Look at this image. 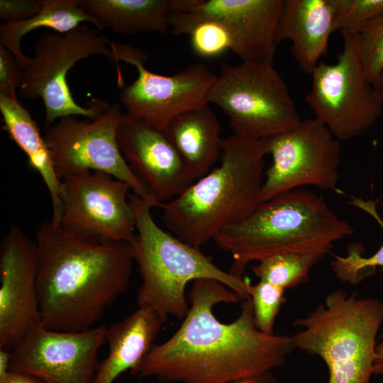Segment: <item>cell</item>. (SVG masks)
<instances>
[{
	"label": "cell",
	"mask_w": 383,
	"mask_h": 383,
	"mask_svg": "<svg viewBox=\"0 0 383 383\" xmlns=\"http://www.w3.org/2000/svg\"><path fill=\"white\" fill-rule=\"evenodd\" d=\"M189 309L167 340L154 344L131 373L163 383H228L282 367L295 349L292 336L256 326L250 297L220 282L200 279Z\"/></svg>",
	"instance_id": "6da1fadb"
},
{
	"label": "cell",
	"mask_w": 383,
	"mask_h": 383,
	"mask_svg": "<svg viewBox=\"0 0 383 383\" xmlns=\"http://www.w3.org/2000/svg\"><path fill=\"white\" fill-rule=\"evenodd\" d=\"M267 147L272 163L265 172L261 202L304 185L336 190L340 143L316 118L301 120L292 129L267 138Z\"/></svg>",
	"instance_id": "7c38bea8"
},
{
	"label": "cell",
	"mask_w": 383,
	"mask_h": 383,
	"mask_svg": "<svg viewBox=\"0 0 383 383\" xmlns=\"http://www.w3.org/2000/svg\"><path fill=\"white\" fill-rule=\"evenodd\" d=\"M284 291L261 280L255 285H249L248 294L252 304L254 320L260 331L274 334L276 317L285 301Z\"/></svg>",
	"instance_id": "484cf974"
},
{
	"label": "cell",
	"mask_w": 383,
	"mask_h": 383,
	"mask_svg": "<svg viewBox=\"0 0 383 383\" xmlns=\"http://www.w3.org/2000/svg\"><path fill=\"white\" fill-rule=\"evenodd\" d=\"M228 383H279L272 371H267L258 374L235 380Z\"/></svg>",
	"instance_id": "d6a6232c"
},
{
	"label": "cell",
	"mask_w": 383,
	"mask_h": 383,
	"mask_svg": "<svg viewBox=\"0 0 383 383\" xmlns=\"http://www.w3.org/2000/svg\"><path fill=\"white\" fill-rule=\"evenodd\" d=\"M0 383H46L35 376L14 371H10L8 374L0 379Z\"/></svg>",
	"instance_id": "1f68e13d"
},
{
	"label": "cell",
	"mask_w": 383,
	"mask_h": 383,
	"mask_svg": "<svg viewBox=\"0 0 383 383\" xmlns=\"http://www.w3.org/2000/svg\"><path fill=\"white\" fill-rule=\"evenodd\" d=\"M357 40L362 68L372 83L383 69V15L363 25Z\"/></svg>",
	"instance_id": "4316f807"
},
{
	"label": "cell",
	"mask_w": 383,
	"mask_h": 383,
	"mask_svg": "<svg viewBox=\"0 0 383 383\" xmlns=\"http://www.w3.org/2000/svg\"><path fill=\"white\" fill-rule=\"evenodd\" d=\"M0 349L13 350L41 324L35 240L12 226L0 243Z\"/></svg>",
	"instance_id": "2e32d148"
},
{
	"label": "cell",
	"mask_w": 383,
	"mask_h": 383,
	"mask_svg": "<svg viewBox=\"0 0 383 383\" xmlns=\"http://www.w3.org/2000/svg\"><path fill=\"white\" fill-rule=\"evenodd\" d=\"M42 0H1L0 19L6 22L22 21L35 16Z\"/></svg>",
	"instance_id": "4dcf8cb0"
},
{
	"label": "cell",
	"mask_w": 383,
	"mask_h": 383,
	"mask_svg": "<svg viewBox=\"0 0 383 383\" xmlns=\"http://www.w3.org/2000/svg\"><path fill=\"white\" fill-rule=\"evenodd\" d=\"M372 84L383 104V69Z\"/></svg>",
	"instance_id": "d590c367"
},
{
	"label": "cell",
	"mask_w": 383,
	"mask_h": 383,
	"mask_svg": "<svg viewBox=\"0 0 383 383\" xmlns=\"http://www.w3.org/2000/svg\"><path fill=\"white\" fill-rule=\"evenodd\" d=\"M227 116L233 134L269 138L301 120L289 89L272 63H222L208 97Z\"/></svg>",
	"instance_id": "52a82bcc"
},
{
	"label": "cell",
	"mask_w": 383,
	"mask_h": 383,
	"mask_svg": "<svg viewBox=\"0 0 383 383\" xmlns=\"http://www.w3.org/2000/svg\"><path fill=\"white\" fill-rule=\"evenodd\" d=\"M111 42L99 30L80 25L67 33L45 32L34 44V54L21 70L18 93L26 98H40L45 109V128L57 119L83 116L94 120L110 106L93 98L87 107L77 104L67 84V75L74 65L91 55L109 60Z\"/></svg>",
	"instance_id": "ba28073f"
},
{
	"label": "cell",
	"mask_w": 383,
	"mask_h": 383,
	"mask_svg": "<svg viewBox=\"0 0 383 383\" xmlns=\"http://www.w3.org/2000/svg\"><path fill=\"white\" fill-rule=\"evenodd\" d=\"M373 374H383V341L377 345L375 348Z\"/></svg>",
	"instance_id": "e575fe53"
},
{
	"label": "cell",
	"mask_w": 383,
	"mask_h": 383,
	"mask_svg": "<svg viewBox=\"0 0 383 383\" xmlns=\"http://www.w3.org/2000/svg\"><path fill=\"white\" fill-rule=\"evenodd\" d=\"M107 328L78 332L31 328L12 350L10 371L28 374L46 383H92Z\"/></svg>",
	"instance_id": "5bb4252c"
},
{
	"label": "cell",
	"mask_w": 383,
	"mask_h": 383,
	"mask_svg": "<svg viewBox=\"0 0 383 383\" xmlns=\"http://www.w3.org/2000/svg\"><path fill=\"white\" fill-rule=\"evenodd\" d=\"M267 138L233 134L223 138L220 165L168 203L166 228L200 248L223 228L249 215L261 202Z\"/></svg>",
	"instance_id": "3957f363"
},
{
	"label": "cell",
	"mask_w": 383,
	"mask_h": 383,
	"mask_svg": "<svg viewBox=\"0 0 383 383\" xmlns=\"http://www.w3.org/2000/svg\"><path fill=\"white\" fill-rule=\"evenodd\" d=\"M85 21L93 24L91 17L81 7L79 0H42L41 9L33 17L1 25L0 45L13 54L22 70L30 60L21 48V42L25 35L43 27L64 33Z\"/></svg>",
	"instance_id": "603a6c76"
},
{
	"label": "cell",
	"mask_w": 383,
	"mask_h": 383,
	"mask_svg": "<svg viewBox=\"0 0 383 383\" xmlns=\"http://www.w3.org/2000/svg\"><path fill=\"white\" fill-rule=\"evenodd\" d=\"M333 0H284L275 33L277 45L292 42L299 67L311 74L335 31Z\"/></svg>",
	"instance_id": "ac0fdd59"
},
{
	"label": "cell",
	"mask_w": 383,
	"mask_h": 383,
	"mask_svg": "<svg viewBox=\"0 0 383 383\" xmlns=\"http://www.w3.org/2000/svg\"><path fill=\"white\" fill-rule=\"evenodd\" d=\"M284 0H200L191 11L170 17V31L189 35L206 19L216 21L229 31L232 51L242 62L273 63L275 33Z\"/></svg>",
	"instance_id": "9a60e30c"
},
{
	"label": "cell",
	"mask_w": 383,
	"mask_h": 383,
	"mask_svg": "<svg viewBox=\"0 0 383 383\" xmlns=\"http://www.w3.org/2000/svg\"><path fill=\"white\" fill-rule=\"evenodd\" d=\"M135 221V237L131 243L142 283L137 294L139 306H148L165 319H184L189 309L185 290L190 282L210 279L221 282L243 301L249 297V283L217 267L200 248L190 245L155 222L152 206L130 192Z\"/></svg>",
	"instance_id": "5b68a950"
},
{
	"label": "cell",
	"mask_w": 383,
	"mask_h": 383,
	"mask_svg": "<svg viewBox=\"0 0 383 383\" xmlns=\"http://www.w3.org/2000/svg\"><path fill=\"white\" fill-rule=\"evenodd\" d=\"M325 255L321 252L275 254L258 261L252 270L260 280L285 290L305 282L311 267Z\"/></svg>",
	"instance_id": "cb8c5ba5"
},
{
	"label": "cell",
	"mask_w": 383,
	"mask_h": 383,
	"mask_svg": "<svg viewBox=\"0 0 383 383\" xmlns=\"http://www.w3.org/2000/svg\"><path fill=\"white\" fill-rule=\"evenodd\" d=\"M383 322V301L336 290L293 324L295 348L318 355L328 370V383H370L376 338Z\"/></svg>",
	"instance_id": "8992f818"
},
{
	"label": "cell",
	"mask_w": 383,
	"mask_h": 383,
	"mask_svg": "<svg viewBox=\"0 0 383 383\" xmlns=\"http://www.w3.org/2000/svg\"><path fill=\"white\" fill-rule=\"evenodd\" d=\"M377 202L378 200L363 199L350 196L348 204L370 215L383 231V219L377 212ZM334 257L331 265L335 277L343 282L356 284L372 275L377 267L383 268V243L379 249L370 257L362 255V250L357 246H351L348 249L347 256L335 255Z\"/></svg>",
	"instance_id": "d4e9b609"
},
{
	"label": "cell",
	"mask_w": 383,
	"mask_h": 383,
	"mask_svg": "<svg viewBox=\"0 0 383 383\" xmlns=\"http://www.w3.org/2000/svg\"><path fill=\"white\" fill-rule=\"evenodd\" d=\"M35 243L41 325L48 329L94 327L128 287L135 260L128 242L83 237L50 220L40 226Z\"/></svg>",
	"instance_id": "7a4b0ae2"
},
{
	"label": "cell",
	"mask_w": 383,
	"mask_h": 383,
	"mask_svg": "<svg viewBox=\"0 0 383 383\" xmlns=\"http://www.w3.org/2000/svg\"><path fill=\"white\" fill-rule=\"evenodd\" d=\"M123 114L115 103L94 120L65 116L45 128L43 137L60 180L80 172L106 173L126 183L151 206L148 189L132 172L118 145L116 133Z\"/></svg>",
	"instance_id": "8fae6325"
},
{
	"label": "cell",
	"mask_w": 383,
	"mask_h": 383,
	"mask_svg": "<svg viewBox=\"0 0 383 383\" xmlns=\"http://www.w3.org/2000/svg\"><path fill=\"white\" fill-rule=\"evenodd\" d=\"M190 45L194 52L204 58L220 56L233 48V40L228 29L211 19L198 22L190 30Z\"/></svg>",
	"instance_id": "83f0119b"
},
{
	"label": "cell",
	"mask_w": 383,
	"mask_h": 383,
	"mask_svg": "<svg viewBox=\"0 0 383 383\" xmlns=\"http://www.w3.org/2000/svg\"><path fill=\"white\" fill-rule=\"evenodd\" d=\"M11 350L0 349V379L4 378L10 372Z\"/></svg>",
	"instance_id": "836d02e7"
},
{
	"label": "cell",
	"mask_w": 383,
	"mask_h": 383,
	"mask_svg": "<svg viewBox=\"0 0 383 383\" xmlns=\"http://www.w3.org/2000/svg\"><path fill=\"white\" fill-rule=\"evenodd\" d=\"M116 139L127 164L148 189L152 207L175 198L194 183L164 132L125 113Z\"/></svg>",
	"instance_id": "e0dca14e"
},
{
	"label": "cell",
	"mask_w": 383,
	"mask_h": 383,
	"mask_svg": "<svg viewBox=\"0 0 383 383\" xmlns=\"http://www.w3.org/2000/svg\"><path fill=\"white\" fill-rule=\"evenodd\" d=\"M221 126L209 104L172 118L164 133L194 180L209 172L221 153Z\"/></svg>",
	"instance_id": "44dd1931"
},
{
	"label": "cell",
	"mask_w": 383,
	"mask_h": 383,
	"mask_svg": "<svg viewBox=\"0 0 383 383\" xmlns=\"http://www.w3.org/2000/svg\"><path fill=\"white\" fill-rule=\"evenodd\" d=\"M109 46L110 61L128 63L138 74L120 93L129 116L164 132L178 114L209 104L208 97L217 75L206 65H191L172 75H160L145 67L147 56L140 48L113 42Z\"/></svg>",
	"instance_id": "30bf717a"
},
{
	"label": "cell",
	"mask_w": 383,
	"mask_h": 383,
	"mask_svg": "<svg viewBox=\"0 0 383 383\" xmlns=\"http://www.w3.org/2000/svg\"><path fill=\"white\" fill-rule=\"evenodd\" d=\"M382 208H383V203L382 204Z\"/></svg>",
	"instance_id": "8d00e7d4"
},
{
	"label": "cell",
	"mask_w": 383,
	"mask_h": 383,
	"mask_svg": "<svg viewBox=\"0 0 383 383\" xmlns=\"http://www.w3.org/2000/svg\"><path fill=\"white\" fill-rule=\"evenodd\" d=\"M0 111L3 129L26 153L30 167L40 174L48 188L52 206L51 221L57 226L61 225L62 181L55 172L49 148L36 122L16 96L0 94Z\"/></svg>",
	"instance_id": "7402d4cb"
},
{
	"label": "cell",
	"mask_w": 383,
	"mask_h": 383,
	"mask_svg": "<svg viewBox=\"0 0 383 383\" xmlns=\"http://www.w3.org/2000/svg\"><path fill=\"white\" fill-rule=\"evenodd\" d=\"M200 0H79L93 25L102 31L135 35L170 31L171 16L191 11Z\"/></svg>",
	"instance_id": "d6986e66"
},
{
	"label": "cell",
	"mask_w": 383,
	"mask_h": 383,
	"mask_svg": "<svg viewBox=\"0 0 383 383\" xmlns=\"http://www.w3.org/2000/svg\"><path fill=\"white\" fill-rule=\"evenodd\" d=\"M167 319L148 306L139 308L107 328L109 353L99 363L92 383H113L133 371L148 353Z\"/></svg>",
	"instance_id": "ffe728a7"
},
{
	"label": "cell",
	"mask_w": 383,
	"mask_h": 383,
	"mask_svg": "<svg viewBox=\"0 0 383 383\" xmlns=\"http://www.w3.org/2000/svg\"><path fill=\"white\" fill-rule=\"evenodd\" d=\"M336 30L357 33L368 21L383 15V0H333Z\"/></svg>",
	"instance_id": "f1b7e54d"
},
{
	"label": "cell",
	"mask_w": 383,
	"mask_h": 383,
	"mask_svg": "<svg viewBox=\"0 0 383 383\" xmlns=\"http://www.w3.org/2000/svg\"><path fill=\"white\" fill-rule=\"evenodd\" d=\"M61 181L63 228L93 239L133 241L136 221L126 183L96 171L70 174Z\"/></svg>",
	"instance_id": "4fadbf2b"
},
{
	"label": "cell",
	"mask_w": 383,
	"mask_h": 383,
	"mask_svg": "<svg viewBox=\"0 0 383 383\" xmlns=\"http://www.w3.org/2000/svg\"><path fill=\"white\" fill-rule=\"evenodd\" d=\"M343 48L335 63L319 62L305 101L316 120L339 141L358 137L381 116L383 104L366 78L357 33L341 32Z\"/></svg>",
	"instance_id": "9c48e42d"
},
{
	"label": "cell",
	"mask_w": 383,
	"mask_h": 383,
	"mask_svg": "<svg viewBox=\"0 0 383 383\" xmlns=\"http://www.w3.org/2000/svg\"><path fill=\"white\" fill-rule=\"evenodd\" d=\"M21 73V69L13 54L0 45V94L16 96Z\"/></svg>",
	"instance_id": "f546056e"
},
{
	"label": "cell",
	"mask_w": 383,
	"mask_h": 383,
	"mask_svg": "<svg viewBox=\"0 0 383 383\" xmlns=\"http://www.w3.org/2000/svg\"><path fill=\"white\" fill-rule=\"evenodd\" d=\"M354 230L315 193L295 189L260 202L245 218L213 240L232 255L228 271L242 278L246 266L279 253L330 252L334 242Z\"/></svg>",
	"instance_id": "277c9868"
}]
</instances>
